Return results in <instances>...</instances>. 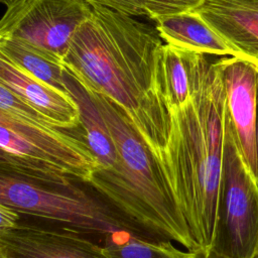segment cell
Listing matches in <instances>:
<instances>
[{
  "label": "cell",
  "instance_id": "obj_23",
  "mask_svg": "<svg viewBox=\"0 0 258 258\" xmlns=\"http://www.w3.org/2000/svg\"><path fill=\"white\" fill-rule=\"evenodd\" d=\"M0 258H8V257H6V256H3V255H0Z\"/></svg>",
  "mask_w": 258,
  "mask_h": 258
},
{
  "label": "cell",
  "instance_id": "obj_7",
  "mask_svg": "<svg viewBox=\"0 0 258 258\" xmlns=\"http://www.w3.org/2000/svg\"><path fill=\"white\" fill-rule=\"evenodd\" d=\"M84 0H13L0 22V38L15 37L62 60L71 39L90 16Z\"/></svg>",
  "mask_w": 258,
  "mask_h": 258
},
{
  "label": "cell",
  "instance_id": "obj_3",
  "mask_svg": "<svg viewBox=\"0 0 258 258\" xmlns=\"http://www.w3.org/2000/svg\"><path fill=\"white\" fill-rule=\"evenodd\" d=\"M87 90L108 124L117 152L116 164L107 170H96L88 183L150 238L175 241L190 252L197 251L199 248L153 151L120 107Z\"/></svg>",
  "mask_w": 258,
  "mask_h": 258
},
{
  "label": "cell",
  "instance_id": "obj_13",
  "mask_svg": "<svg viewBox=\"0 0 258 258\" xmlns=\"http://www.w3.org/2000/svg\"><path fill=\"white\" fill-rule=\"evenodd\" d=\"M64 83L69 94L77 103L80 113L81 134L99 163L100 170L112 168L117 152L108 124L87 88L67 68ZM97 169V170H98Z\"/></svg>",
  "mask_w": 258,
  "mask_h": 258
},
{
  "label": "cell",
  "instance_id": "obj_21",
  "mask_svg": "<svg viewBox=\"0 0 258 258\" xmlns=\"http://www.w3.org/2000/svg\"><path fill=\"white\" fill-rule=\"evenodd\" d=\"M255 178L258 184V85H257V119H256V172Z\"/></svg>",
  "mask_w": 258,
  "mask_h": 258
},
{
  "label": "cell",
  "instance_id": "obj_20",
  "mask_svg": "<svg viewBox=\"0 0 258 258\" xmlns=\"http://www.w3.org/2000/svg\"><path fill=\"white\" fill-rule=\"evenodd\" d=\"M192 258H228L214 249H198L194 252Z\"/></svg>",
  "mask_w": 258,
  "mask_h": 258
},
{
  "label": "cell",
  "instance_id": "obj_15",
  "mask_svg": "<svg viewBox=\"0 0 258 258\" xmlns=\"http://www.w3.org/2000/svg\"><path fill=\"white\" fill-rule=\"evenodd\" d=\"M161 72L168 107H182L190 99V77L185 51L164 44L161 50Z\"/></svg>",
  "mask_w": 258,
  "mask_h": 258
},
{
  "label": "cell",
  "instance_id": "obj_22",
  "mask_svg": "<svg viewBox=\"0 0 258 258\" xmlns=\"http://www.w3.org/2000/svg\"><path fill=\"white\" fill-rule=\"evenodd\" d=\"M4 5H7L8 3H10L11 1H13V0H0Z\"/></svg>",
  "mask_w": 258,
  "mask_h": 258
},
{
  "label": "cell",
  "instance_id": "obj_1",
  "mask_svg": "<svg viewBox=\"0 0 258 258\" xmlns=\"http://www.w3.org/2000/svg\"><path fill=\"white\" fill-rule=\"evenodd\" d=\"M163 45L150 24L92 6L62 58L81 83L125 112L157 159L170 127L161 72Z\"/></svg>",
  "mask_w": 258,
  "mask_h": 258
},
{
  "label": "cell",
  "instance_id": "obj_14",
  "mask_svg": "<svg viewBox=\"0 0 258 258\" xmlns=\"http://www.w3.org/2000/svg\"><path fill=\"white\" fill-rule=\"evenodd\" d=\"M0 55L35 79L69 94L64 83L66 67L58 57L15 38H0Z\"/></svg>",
  "mask_w": 258,
  "mask_h": 258
},
{
  "label": "cell",
  "instance_id": "obj_6",
  "mask_svg": "<svg viewBox=\"0 0 258 258\" xmlns=\"http://www.w3.org/2000/svg\"><path fill=\"white\" fill-rule=\"evenodd\" d=\"M212 249L228 258H258V184L240 151L228 112Z\"/></svg>",
  "mask_w": 258,
  "mask_h": 258
},
{
  "label": "cell",
  "instance_id": "obj_12",
  "mask_svg": "<svg viewBox=\"0 0 258 258\" xmlns=\"http://www.w3.org/2000/svg\"><path fill=\"white\" fill-rule=\"evenodd\" d=\"M155 28L163 42L175 48L220 57L239 56L237 51L194 10L158 18L155 20Z\"/></svg>",
  "mask_w": 258,
  "mask_h": 258
},
{
  "label": "cell",
  "instance_id": "obj_4",
  "mask_svg": "<svg viewBox=\"0 0 258 258\" xmlns=\"http://www.w3.org/2000/svg\"><path fill=\"white\" fill-rule=\"evenodd\" d=\"M98 168L83 135L47 122L0 84V169L36 178L88 182Z\"/></svg>",
  "mask_w": 258,
  "mask_h": 258
},
{
  "label": "cell",
  "instance_id": "obj_5",
  "mask_svg": "<svg viewBox=\"0 0 258 258\" xmlns=\"http://www.w3.org/2000/svg\"><path fill=\"white\" fill-rule=\"evenodd\" d=\"M0 205L21 215L52 221L63 229L103 240V246L126 235L154 240L86 181L36 178L0 169Z\"/></svg>",
  "mask_w": 258,
  "mask_h": 258
},
{
  "label": "cell",
  "instance_id": "obj_16",
  "mask_svg": "<svg viewBox=\"0 0 258 258\" xmlns=\"http://www.w3.org/2000/svg\"><path fill=\"white\" fill-rule=\"evenodd\" d=\"M109 258H192L194 252L177 249L171 241L126 235L104 245Z\"/></svg>",
  "mask_w": 258,
  "mask_h": 258
},
{
  "label": "cell",
  "instance_id": "obj_17",
  "mask_svg": "<svg viewBox=\"0 0 258 258\" xmlns=\"http://www.w3.org/2000/svg\"><path fill=\"white\" fill-rule=\"evenodd\" d=\"M146 16L152 20L195 10L203 0H142Z\"/></svg>",
  "mask_w": 258,
  "mask_h": 258
},
{
  "label": "cell",
  "instance_id": "obj_11",
  "mask_svg": "<svg viewBox=\"0 0 258 258\" xmlns=\"http://www.w3.org/2000/svg\"><path fill=\"white\" fill-rule=\"evenodd\" d=\"M0 84L7 87L47 122L66 130L80 126L79 108L70 94L35 79L2 55Z\"/></svg>",
  "mask_w": 258,
  "mask_h": 258
},
{
  "label": "cell",
  "instance_id": "obj_19",
  "mask_svg": "<svg viewBox=\"0 0 258 258\" xmlns=\"http://www.w3.org/2000/svg\"><path fill=\"white\" fill-rule=\"evenodd\" d=\"M21 216L15 210L0 205V232H5L16 227L21 222Z\"/></svg>",
  "mask_w": 258,
  "mask_h": 258
},
{
  "label": "cell",
  "instance_id": "obj_9",
  "mask_svg": "<svg viewBox=\"0 0 258 258\" xmlns=\"http://www.w3.org/2000/svg\"><path fill=\"white\" fill-rule=\"evenodd\" d=\"M0 255L8 258H109L104 246L60 228L22 224L0 232Z\"/></svg>",
  "mask_w": 258,
  "mask_h": 258
},
{
  "label": "cell",
  "instance_id": "obj_2",
  "mask_svg": "<svg viewBox=\"0 0 258 258\" xmlns=\"http://www.w3.org/2000/svg\"><path fill=\"white\" fill-rule=\"evenodd\" d=\"M185 54L190 99L182 107L169 108V133L158 161L192 240L199 249H211L223 167L226 91L217 59Z\"/></svg>",
  "mask_w": 258,
  "mask_h": 258
},
{
  "label": "cell",
  "instance_id": "obj_8",
  "mask_svg": "<svg viewBox=\"0 0 258 258\" xmlns=\"http://www.w3.org/2000/svg\"><path fill=\"white\" fill-rule=\"evenodd\" d=\"M227 101L228 116L246 164L256 172L258 67L239 56L217 58Z\"/></svg>",
  "mask_w": 258,
  "mask_h": 258
},
{
  "label": "cell",
  "instance_id": "obj_10",
  "mask_svg": "<svg viewBox=\"0 0 258 258\" xmlns=\"http://www.w3.org/2000/svg\"><path fill=\"white\" fill-rule=\"evenodd\" d=\"M194 11L240 57L258 67V0H203Z\"/></svg>",
  "mask_w": 258,
  "mask_h": 258
},
{
  "label": "cell",
  "instance_id": "obj_18",
  "mask_svg": "<svg viewBox=\"0 0 258 258\" xmlns=\"http://www.w3.org/2000/svg\"><path fill=\"white\" fill-rule=\"evenodd\" d=\"M91 6H104L129 16L146 15L142 0H84Z\"/></svg>",
  "mask_w": 258,
  "mask_h": 258
}]
</instances>
